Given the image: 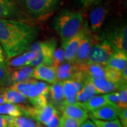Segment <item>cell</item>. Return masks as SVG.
Masks as SVG:
<instances>
[{"mask_svg": "<svg viewBox=\"0 0 127 127\" xmlns=\"http://www.w3.org/2000/svg\"><path fill=\"white\" fill-rule=\"evenodd\" d=\"M84 23L81 13L65 9L56 15L52 21V27L64 43L78 33Z\"/></svg>", "mask_w": 127, "mask_h": 127, "instance_id": "7a4b0ae2", "label": "cell"}, {"mask_svg": "<svg viewBox=\"0 0 127 127\" xmlns=\"http://www.w3.org/2000/svg\"><path fill=\"white\" fill-rule=\"evenodd\" d=\"M88 28V25L86 22L81 30L78 32V33L67 42L62 43V49L64 50V58L66 62H74L78 49Z\"/></svg>", "mask_w": 127, "mask_h": 127, "instance_id": "30bf717a", "label": "cell"}, {"mask_svg": "<svg viewBox=\"0 0 127 127\" xmlns=\"http://www.w3.org/2000/svg\"><path fill=\"white\" fill-rule=\"evenodd\" d=\"M0 49H1V50H2V49H1V46H0Z\"/></svg>", "mask_w": 127, "mask_h": 127, "instance_id": "7bdbcfd3", "label": "cell"}, {"mask_svg": "<svg viewBox=\"0 0 127 127\" xmlns=\"http://www.w3.org/2000/svg\"><path fill=\"white\" fill-rule=\"evenodd\" d=\"M32 78L53 84L57 81L56 67L54 66L39 65L34 68Z\"/></svg>", "mask_w": 127, "mask_h": 127, "instance_id": "5bb4252c", "label": "cell"}, {"mask_svg": "<svg viewBox=\"0 0 127 127\" xmlns=\"http://www.w3.org/2000/svg\"><path fill=\"white\" fill-rule=\"evenodd\" d=\"M56 46L57 42L55 39L33 42L28 51L35 52L36 57L29 64V66L35 68L39 65L54 66L53 55Z\"/></svg>", "mask_w": 127, "mask_h": 127, "instance_id": "277c9868", "label": "cell"}, {"mask_svg": "<svg viewBox=\"0 0 127 127\" xmlns=\"http://www.w3.org/2000/svg\"><path fill=\"white\" fill-rule=\"evenodd\" d=\"M81 123L77 119L62 115L60 117L59 127H79Z\"/></svg>", "mask_w": 127, "mask_h": 127, "instance_id": "f546056e", "label": "cell"}, {"mask_svg": "<svg viewBox=\"0 0 127 127\" xmlns=\"http://www.w3.org/2000/svg\"><path fill=\"white\" fill-rule=\"evenodd\" d=\"M97 127H123L118 119L112 121H102L92 119Z\"/></svg>", "mask_w": 127, "mask_h": 127, "instance_id": "4dcf8cb0", "label": "cell"}, {"mask_svg": "<svg viewBox=\"0 0 127 127\" xmlns=\"http://www.w3.org/2000/svg\"><path fill=\"white\" fill-rule=\"evenodd\" d=\"M0 114L9 116L12 117H18L25 116L23 106L20 104L3 103L0 104Z\"/></svg>", "mask_w": 127, "mask_h": 127, "instance_id": "603a6c76", "label": "cell"}, {"mask_svg": "<svg viewBox=\"0 0 127 127\" xmlns=\"http://www.w3.org/2000/svg\"><path fill=\"white\" fill-rule=\"evenodd\" d=\"M114 50L106 41L97 42L92 47L87 64H100L105 66L109 61Z\"/></svg>", "mask_w": 127, "mask_h": 127, "instance_id": "52a82bcc", "label": "cell"}, {"mask_svg": "<svg viewBox=\"0 0 127 127\" xmlns=\"http://www.w3.org/2000/svg\"><path fill=\"white\" fill-rule=\"evenodd\" d=\"M36 122L29 117L21 116L18 117H9V126L13 127H37Z\"/></svg>", "mask_w": 127, "mask_h": 127, "instance_id": "484cf974", "label": "cell"}, {"mask_svg": "<svg viewBox=\"0 0 127 127\" xmlns=\"http://www.w3.org/2000/svg\"><path fill=\"white\" fill-rule=\"evenodd\" d=\"M52 104L55 108H61L64 105V94L62 83L57 81L50 86V93Z\"/></svg>", "mask_w": 127, "mask_h": 127, "instance_id": "ffe728a7", "label": "cell"}, {"mask_svg": "<svg viewBox=\"0 0 127 127\" xmlns=\"http://www.w3.org/2000/svg\"><path fill=\"white\" fill-rule=\"evenodd\" d=\"M62 83L64 94V104L77 103L76 95L81 91L84 82L68 80Z\"/></svg>", "mask_w": 127, "mask_h": 127, "instance_id": "7c38bea8", "label": "cell"}, {"mask_svg": "<svg viewBox=\"0 0 127 127\" xmlns=\"http://www.w3.org/2000/svg\"><path fill=\"white\" fill-rule=\"evenodd\" d=\"M0 18L34 23V20L19 7L15 0H0Z\"/></svg>", "mask_w": 127, "mask_h": 127, "instance_id": "8992f818", "label": "cell"}, {"mask_svg": "<svg viewBox=\"0 0 127 127\" xmlns=\"http://www.w3.org/2000/svg\"><path fill=\"white\" fill-rule=\"evenodd\" d=\"M98 94L97 92L96 91L94 86L91 83L89 79L86 78L85 81L83 83V86L77 93L76 95V101L77 103L79 104H83L86 102L87 101L93 97L94 96Z\"/></svg>", "mask_w": 127, "mask_h": 127, "instance_id": "d6986e66", "label": "cell"}, {"mask_svg": "<svg viewBox=\"0 0 127 127\" xmlns=\"http://www.w3.org/2000/svg\"><path fill=\"white\" fill-rule=\"evenodd\" d=\"M89 81L93 83V85L94 86L96 91L97 92V93H112L115 90H117V88H119L120 90L122 89V87L119 86L121 85H117L113 83L112 82L107 81L105 78H88L87 77ZM123 87H127L124 86Z\"/></svg>", "mask_w": 127, "mask_h": 127, "instance_id": "e0dca14e", "label": "cell"}, {"mask_svg": "<svg viewBox=\"0 0 127 127\" xmlns=\"http://www.w3.org/2000/svg\"><path fill=\"white\" fill-rule=\"evenodd\" d=\"M79 4L84 8H88L92 6L100 4L102 0H77Z\"/></svg>", "mask_w": 127, "mask_h": 127, "instance_id": "8d00e7d4", "label": "cell"}, {"mask_svg": "<svg viewBox=\"0 0 127 127\" xmlns=\"http://www.w3.org/2000/svg\"><path fill=\"white\" fill-rule=\"evenodd\" d=\"M118 92L119 102L117 107L120 109H127V88L119 90Z\"/></svg>", "mask_w": 127, "mask_h": 127, "instance_id": "d6a6232c", "label": "cell"}, {"mask_svg": "<svg viewBox=\"0 0 127 127\" xmlns=\"http://www.w3.org/2000/svg\"><path fill=\"white\" fill-rule=\"evenodd\" d=\"M32 82L35 86L37 89L38 90L39 93H40L41 95H49V93H50V86L48 84H47V83H44V82L35 80L33 78H32Z\"/></svg>", "mask_w": 127, "mask_h": 127, "instance_id": "836d02e7", "label": "cell"}, {"mask_svg": "<svg viewBox=\"0 0 127 127\" xmlns=\"http://www.w3.org/2000/svg\"><path fill=\"white\" fill-rule=\"evenodd\" d=\"M118 111L119 107L117 104L109 103L90 112L89 117L96 120L112 121L118 119Z\"/></svg>", "mask_w": 127, "mask_h": 127, "instance_id": "4fadbf2b", "label": "cell"}, {"mask_svg": "<svg viewBox=\"0 0 127 127\" xmlns=\"http://www.w3.org/2000/svg\"><path fill=\"white\" fill-rule=\"evenodd\" d=\"M37 127H42V126H41V125H39V124H37Z\"/></svg>", "mask_w": 127, "mask_h": 127, "instance_id": "b9f144b4", "label": "cell"}, {"mask_svg": "<svg viewBox=\"0 0 127 127\" xmlns=\"http://www.w3.org/2000/svg\"><path fill=\"white\" fill-rule=\"evenodd\" d=\"M35 57H36V54L35 52L28 51L11 59V61H9L8 65L15 68L29 66V64L31 63L32 60L35 58Z\"/></svg>", "mask_w": 127, "mask_h": 127, "instance_id": "cb8c5ba5", "label": "cell"}, {"mask_svg": "<svg viewBox=\"0 0 127 127\" xmlns=\"http://www.w3.org/2000/svg\"><path fill=\"white\" fill-rule=\"evenodd\" d=\"M33 70L34 68L29 66L17 67L14 69H11V79L13 84L27 81L30 79H32Z\"/></svg>", "mask_w": 127, "mask_h": 127, "instance_id": "44dd1931", "label": "cell"}, {"mask_svg": "<svg viewBox=\"0 0 127 127\" xmlns=\"http://www.w3.org/2000/svg\"><path fill=\"white\" fill-rule=\"evenodd\" d=\"M19 7L33 20H44L57 9L60 0H15Z\"/></svg>", "mask_w": 127, "mask_h": 127, "instance_id": "3957f363", "label": "cell"}, {"mask_svg": "<svg viewBox=\"0 0 127 127\" xmlns=\"http://www.w3.org/2000/svg\"><path fill=\"white\" fill-rule=\"evenodd\" d=\"M53 62H54V66L55 67L66 62V60L64 58V53L62 48L55 49L53 55Z\"/></svg>", "mask_w": 127, "mask_h": 127, "instance_id": "1f68e13d", "label": "cell"}, {"mask_svg": "<svg viewBox=\"0 0 127 127\" xmlns=\"http://www.w3.org/2000/svg\"><path fill=\"white\" fill-rule=\"evenodd\" d=\"M61 110L64 116L77 119L81 122L89 118V112L79 103L64 104Z\"/></svg>", "mask_w": 127, "mask_h": 127, "instance_id": "9a60e30c", "label": "cell"}, {"mask_svg": "<svg viewBox=\"0 0 127 127\" xmlns=\"http://www.w3.org/2000/svg\"><path fill=\"white\" fill-rule=\"evenodd\" d=\"M104 78L107 81L112 82L113 83L127 86V84H125L122 81V72H120L117 70L105 67Z\"/></svg>", "mask_w": 127, "mask_h": 127, "instance_id": "f1b7e54d", "label": "cell"}, {"mask_svg": "<svg viewBox=\"0 0 127 127\" xmlns=\"http://www.w3.org/2000/svg\"><path fill=\"white\" fill-rule=\"evenodd\" d=\"M109 103V102H108V101L107 100L104 95H95L88 101H87L86 102L83 103L81 104L82 106L90 113L95 109H98L101 107L104 106Z\"/></svg>", "mask_w": 127, "mask_h": 127, "instance_id": "d4e9b609", "label": "cell"}, {"mask_svg": "<svg viewBox=\"0 0 127 127\" xmlns=\"http://www.w3.org/2000/svg\"><path fill=\"white\" fill-rule=\"evenodd\" d=\"M23 111L25 116L29 117L44 125H45L55 114L59 113L57 109L50 103L42 107L23 106Z\"/></svg>", "mask_w": 127, "mask_h": 127, "instance_id": "ba28073f", "label": "cell"}, {"mask_svg": "<svg viewBox=\"0 0 127 127\" xmlns=\"http://www.w3.org/2000/svg\"><path fill=\"white\" fill-rule=\"evenodd\" d=\"M83 71L86 77L104 78L105 66L100 64H88L84 67Z\"/></svg>", "mask_w": 127, "mask_h": 127, "instance_id": "83f0119b", "label": "cell"}, {"mask_svg": "<svg viewBox=\"0 0 127 127\" xmlns=\"http://www.w3.org/2000/svg\"><path fill=\"white\" fill-rule=\"evenodd\" d=\"M104 36L103 40L108 42L114 52H122L127 54V24H123L109 29Z\"/></svg>", "mask_w": 127, "mask_h": 127, "instance_id": "5b68a950", "label": "cell"}, {"mask_svg": "<svg viewBox=\"0 0 127 127\" xmlns=\"http://www.w3.org/2000/svg\"><path fill=\"white\" fill-rule=\"evenodd\" d=\"M9 88L18 92L29 100H33L41 95L35 86L32 83V79L27 81L14 83Z\"/></svg>", "mask_w": 127, "mask_h": 127, "instance_id": "2e32d148", "label": "cell"}, {"mask_svg": "<svg viewBox=\"0 0 127 127\" xmlns=\"http://www.w3.org/2000/svg\"><path fill=\"white\" fill-rule=\"evenodd\" d=\"M105 67L122 72L127 67V54L122 52H114L106 64Z\"/></svg>", "mask_w": 127, "mask_h": 127, "instance_id": "ac0fdd59", "label": "cell"}, {"mask_svg": "<svg viewBox=\"0 0 127 127\" xmlns=\"http://www.w3.org/2000/svg\"><path fill=\"white\" fill-rule=\"evenodd\" d=\"M105 97L107 100L108 101V102L112 103V104H118L119 102V95L118 92L117 91H114V92H112L107 93L106 95H104Z\"/></svg>", "mask_w": 127, "mask_h": 127, "instance_id": "d590c367", "label": "cell"}, {"mask_svg": "<svg viewBox=\"0 0 127 127\" xmlns=\"http://www.w3.org/2000/svg\"><path fill=\"white\" fill-rule=\"evenodd\" d=\"M9 116L0 114V127H9Z\"/></svg>", "mask_w": 127, "mask_h": 127, "instance_id": "f35d334b", "label": "cell"}, {"mask_svg": "<svg viewBox=\"0 0 127 127\" xmlns=\"http://www.w3.org/2000/svg\"><path fill=\"white\" fill-rule=\"evenodd\" d=\"M91 32H92L91 31L90 28H88L79 45L74 59V62L81 68H83L87 64L88 56L92 47L99 41L97 40L96 36L92 35Z\"/></svg>", "mask_w": 127, "mask_h": 127, "instance_id": "9c48e42d", "label": "cell"}, {"mask_svg": "<svg viewBox=\"0 0 127 127\" xmlns=\"http://www.w3.org/2000/svg\"><path fill=\"white\" fill-rule=\"evenodd\" d=\"M1 94L4 103L19 104L21 103H25L27 99L23 95H21L17 91L10 88L9 87L7 88L2 89Z\"/></svg>", "mask_w": 127, "mask_h": 127, "instance_id": "7402d4cb", "label": "cell"}, {"mask_svg": "<svg viewBox=\"0 0 127 127\" xmlns=\"http://www.w3.org/2000/svg\"><path fill=\"white\" fill-rule=\"evenodd\" d=\"M117 117L123 127H127V109L119 108Z\"/></svg>", "mask_w": 127, "mask_h": 127, "instance_id": "e575fe53", "label": "cell"}, {"mask_svg": "<svg viewBox=\"0 0 127 127\" xmlns=\"http://www.w3.org/2000/svg\"><path fill=\"white\" fill-rule=\"evenodd\" d=\"M59 122H60V117L58 113L55 114L45 126L46 127H59Z\"/></svg>", "mask_w": 127, "mask_h": 127, "instance_id": "74e56055", "label": "cell"}, {"mask_svg": "<svg viewBox=\"0 0 127 127\" xmlns=\"http://www.w3.org/2000/svg\"><path fill=\"white\" fill-rule=\"evenodd\" d=\"M5 55L4 54V51L0 49V63L1 62H5Z\"/></svg>", "mask_w": 127, "mask_h": 127, "instance_id": "60d3db41", "label": "cell"}, {"mask_svg": "<svg viewBox=\"0 0 127 127\" xmlns=\"http://www.w3.org/2000/svg\"><path fill=\"white\" fill-rule=\"evenodd\" d=\"M39 32L34 23L0 18V46L8 59L28 52Z\"/></svg>", "mask_w": 127, "mask_h": 127, "instance_id": "6da1fadb", "label": "cell"}, {"mask_svg": "<svg viewBox=\"0 0 127 127\" xmlns=\"http://www.w3.org/2000/svg\"><path fill=\"white\" fill-rule=\"evenodd\" d=\"M79 127H97L94 122L90 120V119H86V121H84L83 122H82L81 124V125L79 126Z\"/></svg>", "mask_w": 127, "mask_h": 127, "instance_id": "ab89813d", "label": "cell"}, {"mask_svg": "<svg viewBox=\"0 0 127 127\" xmlns=\"http://www.w3.org/2000/svg\"><path fill=\"white\" fill-rule=\"evenodd\" d=\"M12 84L11 68L8 64L0 63V87H10Z\"/></svg>", "mask_w": 127, "mask_h": 127, "instance_id": "4316f807", "label": "cell"}, {"mask_svg": "<svg viewBox=\"0 0 127 127\" xmlns=\"http://www.w3.org/2000/svg\"><path fill=\"white\" fill-rule=\"evenodd\" d=\"M11 127V126H9V127Z\"/></svg>", "mask_w": 127, "mask_h": 127, "instance_id": "ee69618b", "label": "cell"}, {"mask_svg": "<svg viewBox=\"0 0 127 127\" xmlns=\"http://www.w3.org/2000/svg\"><path fill=\"white\" fill-rule=\"evenodd\" d=\"M109 14V9L107 5L102 4L95 6L90 14V30L91 32L97 33L102 29L107 15Z\"/></svg>", "mask_w": 127, "mask_h": 127, "instance_id": "8fae6325", "label": "cell"}]
</instances>
